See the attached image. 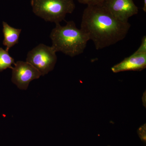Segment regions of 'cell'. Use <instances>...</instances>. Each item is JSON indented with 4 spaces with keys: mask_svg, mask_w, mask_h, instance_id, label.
Listing matches in <instances>:
<instances>
[{
    "mask_svg": "<svg viewBox=\"0 0 146 146\" xmlns=\"http://www.w3.org/2000/svg\"><path fill=\"white\" fill-rule=\"evenodd\" d=\"M129 22L115 18L102 5H89L84 10L80 29L100 50L117 44L127 36Z\"/></svg>",
    "mask_w": 146,
    "mask_h": 146,
    "instance_id": "cell-1",
    "label": "cell"
},
{
    "mask_svg": "<svg viewBox=\"0 0 146 146\" xmlns=\"http://www.w3.org/2000/svg\"><path fill=\"white\" fill-rule=\"evenodd\" d=\"M50 36L52 41L51 46L56 52H60L71 57L82 54L89 41L86 35L77 27L73 21L67 22L64 26L56 24Z\"/></svg>",
    "mask_w": 146,
    "mask_h": 146,
    "instance_id": "cell-2",
    "label": "cell"
},
{
    "mask_svg": "<svg viewBox=\"0 0 146 146\" xmlns=\"http://www.w3.org/2000/svg\"><path fill=\"white\" fill-rule=\"evenodd\" d=\"M31 4L35 15L56 24L64 21L76 7L74 0H31Z\"/></svg>",
    "mask_w": 146,
    "mask_h": 146,
    "instance_id": "cell-3",
    "label": "cell"
},
{
    "mask_svg": "<svg viewBox=\"0 0 146 146\" xmlns=\"http://www.w3.org/2000/svg\"><path fill=\"white\" fill-rule=\"evenodd\" d=\"M57 59L56 52L52 46L41 44L29 52L26 61L44 76L53 70Z\"/></svg>",
    "mask_w": 146,
    "mask_h": 146,
    "instance_id": "cell-4",
    "label": "cell"
},
{
    "mask_svg": "<svg viewBox=\"0 0 146 146\" xmlns=\"http://www.w3.org/2000/svg\"><path fill=\"white\" fill-rule=\"evenodd\" d=\"M12 70L11 81L21 90H27L31 82L42 76L36 68L27 61H17Z\"/></svg>",
    "mask_w": 146,
    "mask_h": 146,
    "instance_id": "cell-5",
    "label": "cell"
},
{
    "mask_svg": "<svg viewBox=\"0 0 146 146\" xmlns=\"http://www.w3.org/2000/svg\"><path fill=\"white\" fill-rule=\"evenodd\" d=\"M102 5L115 18L123 22H128L138 12L133 0H106Z\"/></svg>",
    "mask_w": 146,
    "mask_h": 146,
    "instance_id": "cell-6",
    "label": "cell"
},
{
    "mask_svg": "<svg viewBox=\"0 0 146 146\" xmlns=\"http://www.w3.org/2000/svg\"><path fill=\"white\" fill-rule=\"evenodd\" d=\"M146 68V53L134 52L111 68L113 73L127 71H141Z\"/></svg>",
    "mask_w": 146,
    "mask_h": 146,
    "instance_id": "cell-7",
    "label": "cell"
},
{
    "mask_svg": "<svg viewBox=\"0 0 146 146\" xmlns=\"http://www.w3.org/2000/svg\"><path fill=\"white\" fill-rule=\"evenodd\" d=\"M3 44L6 46L5 50L8 52L9 49L18 44L22 29L12 27L5 22H3Z\"/></svg>",
    "mask_w": 146,
    "mask_h": 146,
    "instance_id": "cell-8",
    "label": "cell"
},
{
    "mask_svg": "<svg viewBox=\"0 0 146 146\" xmlns=\"http://www.w3.org/2000/svg\"><path fill=\"white\" fill-rule=\"evenodd\" d=\"M15 63L14 58L10 56L8 52L0 47V72L8 68L12 69V65Z\"/></svg>",
    "mask_w": 146,
    "mask_h": 146,
    "instance_id": "cell-9",
    "label": "cell"
},
{
    "mask_svg": "<svg viewBox=\"0 0 146 146\" xmlns=\"http://www.w3.org/2000/svg\"><path fill=\"white\" fill-rule=\"evenodd\" d=\"M77 1L80 3L89 6L102 5L106 0H77Z\"/></svg>",
    "mask_w": 146,
    "mask_h": 146,
    "instance_id": "cell-10",
    "label": "cell"
},
{
    "mask_svg": "<svg viewBox=\"0 0 146 146\" xmlns=\"http://www.w3.org/2000/svg\"><path fill=\"white\" fill-rule=\"evenodd\" d=\"M135 53L138 54L146 53V36H144L142 38L141 46Z\"/></svg>",
    "mask_w": 146,
    "mask_h": 146,
    "instance_id": "cell-11",
    "label": "cell"
},
{
    "mask_svg": "<svg viewBox=\"0 0 146 146\" xmlns=\"http://www.w3.org/2000/svg\"><path fill=\"white\" fill-rule=\"evenodd\" d=\"M138 134L141 140L146 142V127L145 125L141 127L138 130Z\"/></svg>",
    "mask_w": 146,
    "mask_h": 146,
    "instance_id": "cell-12",
    "label": "cell"
},
{
    "mask_svg": "<svg viewBox=\"0 0 146 146\" xmlns=\"http://www.w3.org/2000/svg\"><path fill=\"white\" fill-rule=\"evenodd\" d=\"M143 9L144 12H146V0H144V5Z\"/></svg>",
    "mask_w": 146,
    "mask_h": 146,
    "instance_id": "cell-13",
    "label": "cell"
},
{
    "mask_svg": "<svg viewBox=\"0 0 146 146\" xmlns=\"http://www.w3.org/2000/svg\"></svg>",
    "mask_w": 146,
    "mask_h": 146,
    "instance_id": "cell-14",
    "label": "cell"
}]
</instances>
